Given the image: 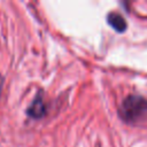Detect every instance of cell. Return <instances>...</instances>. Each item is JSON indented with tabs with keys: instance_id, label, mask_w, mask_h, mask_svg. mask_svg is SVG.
<instances>
[{
	"instance_id": "3957f363",
	"label": "cell",
	"mask_w": 147,
	"mask_h": 147,
	"mask_svg": "<svg viewBox=\"0 0 147 147\" xmlns=\"http://www.w3.org/2000/svg\"><path fill=\"white\" fill-rule=\"evenodd\" d=\"M107 21L109 25L116 30L117 32H124L126 30V22L123 18V16L118 13H110L107 16Z\"/></svg>"
},
{
	"instance_id": "6da1fadb",
	"label": "cell",
	"mask_w": 147,
	"mask_h": 147,
	"mask_svg": "<svg viewBox=\"0 0 147 147\" xmlns=\"http://www.w3.org/2000/svg\"><path fill=\"white\" fill-rule=\"evenodd\" d=\"M147 114V100L140 95L126 96L119 108V115L123 121L133 123L142 119Z\"/></svg>"
},
{
	"instance_id": "277c9868",
	"label": "cell",
	"mask_w": 147,
	"mask_h": 147,
	"mask_svg": "<svg viewBox=\"0 0 147 147\" xmlns=\"http://www.w3.org/2000/svg\"><path fill=\"white\" fill-rule=\"evenodd\" d=\"M2 86H3V78L0 75V95H1V91H2Z\"/></svg>"
},
{
	"instance_id": "7a4b0ae2",
	"label": "cell",
	"mask_w": 147,
	"mask_h": 147,
	"mask_svg": "<svg viewBox=\"0 0 147 147\" xmlns=\"http://www.w3.org/2000/svg\"><path fill=\"white\" fill-rule=\"evenodd\" d=\"M45 113H46L45 101H44L41 94H38V95L33 99V101L31 102L30 107L28 108V115H29L30 117H32V118L38 119V118L44 117Z\"/></svg>"
}]
</instances>
